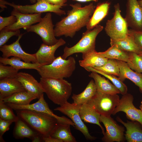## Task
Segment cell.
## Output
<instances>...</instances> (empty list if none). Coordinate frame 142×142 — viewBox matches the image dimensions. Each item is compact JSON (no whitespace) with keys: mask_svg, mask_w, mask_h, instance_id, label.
Here are the masks:
<instances>
[{"mask_svg":"<svg viewBox=\"0 0 142 142\" xmlns=\"http://www.w3.org/2000/svg\"><path fill=\"white\" fill-rule=\"evenodd\" d=\"M70 6L72 8L67 11V16L62 18L55 25L56 37L64 36L73 38L77 32L86 27L95 8L93 3L83 7L78 3Z\"/></svg>","mask_w":142,"mask_h":142,"instance_id":"6da1fadb","label":"cell"},{"mask_svg":"<svg viewBox=\"0 0 142 142\" xmlns=\"http://www.w3.org/2000/svg\"><path fill=\"white\" fill-rule=\"evenodd\" d=\"M16 111L19 118L43 136H49L58 123L56 118L46 113L28 109L17 110Z\"/></svg>","mask_w":142,"mask_h":142,"instance_id":"7a4b0ae2","label":"cell"},{"mask_svg":"<svg viewBox=\"0 0 142 142\" xmlns=\"http://www.w3.org/2000/svg\"><path fill=\"white\" fill-rule=\"evenodd\" d=\"M39 82L48 98L60 106L67 101L72 90L71 84L64 79L41 77Z\"/></svg>","mask_w":142,"mask_h":142,"instance_id":"3957f363","label":"cell"},{"mask_svg":"<svg viewBox=\"0 0 142 142\" xmlns=\"http://www.w3.org/2000/svg\"><path fill=\"white\" fill-rule=\"evenodd\" d=\"M75 59L69 57L67 59L61 56L57 58L50 64L41 66L37 71L41 77L62 79L70 77L76 68Z\"/></svg>","mask_w":142,"mask_h":142,"instance_id":"277c9868","label":"cell"},{"mask_svg":"<svg viewBox=\"0 0 142 142\" xmlns=\"http://www.w3.org/2000/svg\"><path fill=\"white\" fill-rule=\"evenodd\" d=\"M103 29V26L98 24L91 30H87L83 33L81 39L75 44L70 47H65L62 56V58L66 59L74 53H81L83 59L89 53L95 51L96 37Z\"/></svg>","mask_w":142,"mask_h":142,"instance_id":"5b68a950","label":"cell"},{"mask_svg":"<svg viewBox=\"0 0 142 142\" xmlns=\"http://www.w3.org/2000/svg\"><path fill=\"white\" fill-rule=\"evenodd\" d=\"M120 100L117 94H107L97 91L87 103L100 115L110 116L112 114Z\"/></svg>","mask_w":142,"mask_h":142,"instance_id":"8992f818","label":"cell"},{"mask_svg":"<svg viewBox=\"0 0 142 142\" xmlns=\"http://www.w3.org/2000/svg\"><path fill=\"white\" fill-rule=\"evenodd\" d=\"M114 12L113 18L108 20L104 29L110 39L116 40L123 39L128 35V27L125 19L121 14L120 5L117 3L114 6Z\"/></svg>","mask_w":142,"mask_h":142,"instance_id":"52a82bcc","label":"cell"},{"mask_svg":"<svg viewBox=\"0 0 142 142\" xmlns=\"http://www.w3.org/2000/svg\"><path fill=\"white\" fill-rule=\"evenodd\" d=\"M54 26L51 13L48 12L38 23L23 29L28 32L36 33L40 37L43 43L51 45L56 43L59 40L55 38Z\"/></svg>","mask_w":142,"mask_h":142,"instance_id":"ba28073f","label":"cell"},{"mask_svg":"<svg viewBox=\"0 0 142 142\" xmlns=\"http://www.w3.org/2000/svg\"><path fill=\"white\" fill-rule=\"evenodd\" d=\"M5 3L12 7L19 12L26 14H37L44 12L54 13L61 16L65 14V11L61 9L66 4L55 5L49 3L44 0H37L36 2L32 5H22L10 3L5 0Z\"/></svg>","mask_w":142,"mask_h":142,"instance_id":"9c48e42d","label":"cell"},{"mask_svg":"<svg viewBox=\"0 0 142 142\" xmlns=\"http://www.w3.org/2000/svg\"><path fill=\"white\" fill-rule=\"evenodd\" d=\"M81 105L73 103H70L67 101L60 106L55 108L54 110L58 111L69 117L74 123L75 127L83 134L86 139L94 140L97 138L90 135L88 128L82 121L80 115Z\"/></svg>","mask_w":142,"mask_h":142,"instance_id":"30bf717a","label":"cell"},{"mask_svg":"<svg viewBox=\"0 0 142 142\" xmlns=\"http://www.w3.org/2000/svg\"><path fill=\"white\" fill-rule=\"evenodd\" d=\"M99 120L103 124L106 130L102 139L103 141L121 142L126 140L124 127L118 125L111 116L100 115Z\"/></svg>","mask_w":142,"mask_h":142,"instance_id":"8fae6325","label":"cell"},{"mask_svg":"<svg viewBox=\"0 0 142 142\" xmlns=\"http://www.w3.org/2000/svg\"><path fill=\"white\" fill-rule=\"evenodd\" d=\"M6 104L13 109L16 110L28 109L48 114L56 118L58 123L69 124L75 127L74 124L71 120L64 116H58L53 113L45 100L43 94L40 96L37 102L32 104L19 105L11 103Z\"/></svg>","mask_w":142,"mask_h":142,"instance_id":"7c38bea8","label":"cell"},{"mask_svg":"<svg viewBox=\"0 0 142 142\" xmlns=\"http://www.w3.org/2000/svg\"><path fill=\"white\" fill-rule=\"evenodd\" d=\"M133 96L130 94L127 93L123 95L112 115H115L119 112H123L126 114L127 118L139 122L142 127V112L140 109L135 106L133 103Z\"/></svg>","mask_w":142,"mask_h":142,"instance_id":"4fadbf2b","label":"cell"},{"mask_svg":"<svg viewBox=\"0 0 142 142\" xmlns=\"http://www.w3.org/2000/svg\"><path fill=\"white\" fill-rule=\"evenodd\" d=\"M23 35L21 34L17 40L12 43L5 44L0 47V50L2 53V57L7 58L11 56L15 57L20 58L26 62L37 63L35 54L28 53L22 49L19 41Z\"/></svg>","mask_w":142,"mask_h":142,"instance_id":"5bb4252c","label":"cell"},{"mask_svg":"<svg viewBox=\"0 0 142 142\" xmlns=\"http://www.w3.org/2000/svg\"><path fill=\"white\" fill-rule=\"evenodd\" d=\"M125 19L128 27L133 30H142V7L138 0H127Z\"/></svg>","mask_w":142,"mask_h":142,"instance_id":"9a60e30c","label":"cell"},{"mask_svg":"<svg viewBox=\"0 0 142 142\" xmlns=\"http://www.w3.org/2000/svg\"><path fill=\"white\" fill-rule=\"evenodd\" d=\"M11 14L16 17L17 21L12 25L5 27L3 29H4L17 31L39 22L42 18L41 13L33 14L23 13L14 9L11 12Z\"/></svg>","mask_w":142,"mask_h":142,"instance_id":"2e32d148","label":"cell"},{"mask_svg":"<svg viewBox=\"0 0 142 142\" xmlns=\"http://www.w3.org/2000/svg\"><path fill=\"white\" fill-rule=\"evenodd\" d=\"M65 43V41L62 38L59 39L58 42L53 45L42 43L37 51L34 53L37 62L43 65L51 63L56 58L54 54L57 49Z\"/></svg>","mask_w":142,"mask_h":142,"instance_id":"e0dca14e","label":"cell"},{"mask_svg":"<svg viewBox=\"0 0 142 142\" xmlns=\"http://www.w3.org/2000/svg\"><path fill=\"white\" fill-rule=\"evenodd\" d=\"M17 78L25 90L39 99L44 93L40 83L30 74L24 72H18Z\"/></svg>","mask_w":142,"mask_h":142,"instance_id":"ac0fdd59","label":"cell"},{"mask_svg":"<svg viewBox=\"0 0 142 142\" xmlns=\"http://www.w3.org/2000/svg\"><path fill=\"white\" fill-rule=\"evenodd\" d=\"M116 119L126 128L124 135L127 142H142V127L139 122L128 120L125 122L119 116H117Z\"/></svg>","mask_w":142,"mask_h":142,"instance_id":"d6986e66","label":"cell"},{"mask_svg":"<svg viewBox=\"0 0 142 142\" xmlns=\"http://www.w3.org/2000/svg\"><path fill=\"white\" fill-rule=\"evenodd\" d=\"M120 69L118 78L122 82L128 79L133 82L139 88L142 93V74L133 71L128 65L126 62L116 60Z\"/></svg>","mask_w":142,"mask_h":142,"instance_id":"ffe728a7","label":"cell"},{"mask_svg":"<svg viewBox=\"0 0 142 142\" xmlns=\"http://www.w3.org/2000/svg\"><path fill=\"white\" fill-rule=\"evenodd\" d=\"M25 91L17 78L0 80V100L16 93Z\"/></svg>","mask_w":142,"mask_h":142,"instance_id":"44dd1931","label":"cell"},{"mask_svg":"<svg viewBox=\"0 0 142 142\" xmlns=\"http://www.w3.org/2000/svg\"><path fill=\"white\" fill-rule=\"evenodd\" d=\"M110 3L106 1L98 4L95 8L90 21L86 26L87 30L93 29L107 15Z\"/></svg>","mask_w":142,"mask_h":142,"instance_id":"7402d4cb","label":"cell"},{"mask_svg":"<svg viewBox=\"0 0 142 142\" xmlns=\"http://www.w3.org/2000/svg\"><path fill=\"white\" fill-rule=\"evenodd\" d=\"M89 76L93 79L97 91L111 94L120 93V91L114 84L98 73L92 72Z\"/></svg>","mask_w":142,"mask_h":142,"instance_id":"603a6c76","label":"cell"},{"mask_svg":"<svg viewBox=\"0 0 142 142\" xmlns=\"http://www.w3.org/2000/svg\"><path fill=\"white\" fill-rule=\"evenodd\" d=\"M79 114L84 121L97 125L101 129L103 135L104 134V129L100 123V115L87 103L81 105Z\"/></svg>","mask_w":142,"mask_h":142,"instance_id":"cb8c5ba5","label":"cell"},{"mask_svg":"<svg viewBox=\"0 0 142 142\" xmlns=\"http://www.w3.org/2000/svg\"><path fill=\"white\" fill-rule=\"evenodd\" d=\"M70 124L58 122L54 128L50 136L59 139L63 142H76L70 130Z\"/></svg>","mask_w":142,"mask_h":142,"instance_id":"d4e9b609","label":"cell"},{"mask_svg":"<svg viewBox=\"0 0 142 142\" xmlns=\"http://www.w3.org/2000/svg\"><path fill=\"white\" fill-rule=\"evenodd\" d=\"M26 123L19 118L17 121L15 122L13 132L14 137L17 139L27 138L32 140L39 133L33 130Z\"/></svg>","mask_w":142,"mask_h":142,"instance_id":"484cf974","label":"cell"},{"mask_svg":"<svg viewBox=\"0 0 142 142\" xmlns=\"http://www.w3.org/2000/svg\"><path fill=\"white\" fill-rule=\"evenodd\" d=\"M111 45L110 47L104 52L96 51L97 54L108 59H113L126 63L130 61V57L128 52L122 50L115 45Z\"/></svg>","mask_w":142,"mask_h":142,"instance_id":"4316f807","label":"cell"},{"mask_svg":"<svg viewBox=\"0 0 142 142\" xmlns=\"http://www.w3.org/2000/svg\"><path fill=\"white\" fill-rule=\"evenodd\" d=\"M20 58L12 57L10 58L0 57L1 64L4 65H8L19 70L23 69H34L37 71L39 68L43 65L38 63H27L21 60Z\"/></svg>","mask_w":142,"mask_h":142,"instance_id":"83f0119b","label":"cell"},{"mask_svg":"<svg viewBox=\"0 0 142 142\" xmlns=\"http://www.w3.org/2000/svg\"><path fill=\"white\" fill-rule=\"evenodd\" d=\"M97 91L94 81L92 79L83 92L79 94H73L72 98L73 103L79 105L87 103L94 95Z\"/></svg>","mask_w":142,"mask_h":142,"instance_id":"f1b7e54d","label":"cell"},{"mask_svg":"<svg viewBox=\"0 0 142 142\" xmlns=\"http://www.w3.org/2000/svg\"><path fill=\"white\" fill-rule=\"evenodd\" d=\"M37 98L36 97L25 91L16 93L0 100L6 103L26 105L30 104L32 100Z\"/></svg>","mask_w":142,"mask_h":142,"instance_id":"f546056e","label":"cell"},{"mask_svg":"<svg viewBox=\"0 0 142 142\" xmlns=\"http://www.w3.org/2000/svg\"><path fill=\"white\" fill-rule=\"evenodd\" d=\"M96 52L95 50L90 53L82 60H79L80 66L85 68L88 67L98 68L104 65L108 59L98 55Z\"/></svg>","mask_w":142,"mask_h":142,"instance_id":"4dcf8cb0","label":"cell"},{"mask_svg":"<svg viewBox=\"0 0 142 142\" xmlns=\"http://www.w3.org/2000/svg\"><path fill=\"white\" fill-rule=\"evenodd\" d=\"M111 45H115L127 52H133L139 54L141 50L136 44L132 36L128 33L125 38L113 40L110 39Z\"/></svg>","mask_w":142,"mask_h":142,"instance_id":"1f68e13d","label":"cell"},{"mask_svg":"<svg viewBox=\"0 0 142 142\" xmlns=\"http://www.w3.org/2000/svg\"><path fill=\"white\" fill-rule=\"evenodd\" d=\"M84 69L87 71L95 72L106 77L120 91V93L122 95L127 93L128 88L127 86L118 78H117L115 75L105 73L91 67H88Z\"/></svg>","mask_w":142,"mask_h":142,"instance_id":"d6a6232c","label":"cell"},{"mask_svg":"<svg viewBox=\"0 0 142 142\" xmlns=\"http://www.w3.org/2000/svg\"><path fill=\"white\" fill-rule=\"evenodd\" d=\"M93 68L106 74L118 77L120 75L119 67L115 59H108L106 63L103 65L99 67Z\"/></svg>","mask_w":142,"mask_h":142,"instance_id":"836d02e7","label":"cell"},{"mask_svg":"<svg viewBox=\"0 0 142 142\" xmlns=\"http://www.w3.org/2000/svg\"><path fill=\"white\" fill-rule=\"evenodd\" d=\"M13 109L7 104L0 100V118L5 120L13 122L17 121L19 117L14 113Z\"/></svg>","mask_w":142,"mask_h":142,"instance_id":"e575fe53","label":"cell"},{"mask_svg":"<svg viewBox=\"0 0 142 142\" xmlns=\"http://www.w3.org/2000/svg\"><path fill=\"white\" fill-rule=\"evenodd\" d=\"M130 57V61L126 63L129 67L135 72L142 73V58L137 54L128 52Z\"/></svg>","mask_w":142,"mask_h":142,"instance_id":"d590c367","label":"cell"},{"mask_svg":"<svg viewBox=\"0 0 142 142\" xmlns=\"http://www.w3.org/2000/svg\"><path fill=\"white\" fill-rule=\"evenodd\" d=\"M19 70L11 66L0 64V80L17 78Z\"/></svg>","mask_w":142,"mask_h":142,"instance_id":"8d00e7d4","label":"cell"},{"mask_svg":"<svg viewBox=\"0 0 142 142\" xmlns=\"http://www.w3.org/2000/svg\"><path fill=\"white\" fill-rule=\"evenodd\" d=\"M20 34L19 30L13 31L2 29L0 33V47L5 44L12 37L18 36Z\"/></svg>","mask_w":142,"mask_h":142,"instance_id":"74e56055","label":"cell"},{"mask_svg":"<svg viewBox=\"0 0 142 142\" xmlns=\"http://www.w3.org/2000/svg\"><path fill=\"white\" fill-rule=\"evenodd\" d=\"M128 33L133 37L134 40L139 48L142 50V30L129 29Z\"/></svg>","mask_w":142,"mask_h":142,"instance_id":"f35d334b","label":"cell"},{"mask_svg":"<svg viewBox=\"0 0 142 142\" xmlns=\"http://www.w3.org/2000/svg\"><path fill=\"white\" fill-rule=\"evenodd\" d=\"M17 20L16 17L12 15L7 17L0 16V31L5 27L10 26Z\"/></svg>","mask_w":142,"mask_h":142,"instance_id":"ab89813d","label":"cell"},{"mask_svg":"<svg viewBox=\"0 0 142 142\" xmlns=\"http://www.w3.org/2000/svg\"><path fill=\"white\" fill-rule=\"evenodd\" d=\"M13 123L12 121L4 120L0 118V141L4 142L3 136L4 133L9 129L11 125Z\"/></svg>","mask_w":142,"mask_h":142,"instance_id":"60d3db41","label":"cell"},{"mask_svg":"<svg viewBox=\"0 0 142 142\" xmlns=\"http://www.w3.org/2000/svg\"><path fill=\"white\" fill-rule=\"evenodd\" d=\"M42 142H63V141L56 138L51 137L50 135L47 136H43Z\"/></svg>","mask_w":142,"mask_h":142,"instance_id":"b9f144b4","label":"cell"},{"mask_svg":"<svg viewBox=\"0 0 142 142\" xmlns=\"http://www.w3.org/2000/svg\"><path fill=\"white\" fill-rule=\"evenodd\" d=\"M51 4L55 5H63L65 4L67 0H44Z\"/></svg>","mask_w":142,"mask_h":142,"instance_id":"7bdbcfd3","label":"cell"},{"mask_svg":"<svg viewBox=\"0 0 142 142\" xmlns=\"http://www.w3.org/2000/svg\"><path fill=\"white\" fill-rule=\"evenodd\" d=\"M5 0H0V6L1 8L0 12L3 11L5 8H7L6 5L4 2Z\"/></svg>","mask_w":142,"mask_h":142,"instance_id":"ee69618b","label":"cell"},{"mask_svg":"<svg viewBox=\"0 0 142 142\" xmlns=\"http://www.w3.org/2000/svg\"><path fill=\"white\" fill-rule=\"evenodd\" d=\"M73 1H77L79 2H98V0H72Z\"/></svg>","mask_w":142,"mask_h":142,"instance_id":"f6af8a7d","label":"cell"},{"mask_svg":"<svg viewBox=\"0 0 142 142\" xmlns=\"http://www.w3.org/2000/svg\"><path fill=\"white\" fill-rule=\"evenodd\" d=\"M37 0H30V2L33 4L36 3Z\"/></svg>","mask_w":142,"mask_h":142,"instance_id":"bcb514c9","label":"cell"},{"mask_svg":"<svg viewBox=\"0 0 142 142\" xmlns=\"http://www.w3.org/2000/svg\"><path fill=\"white\" fill-rule=\"evenodd\" d=\"M138 1L140 5L142 7V0H139Z\"/></svg>","mask_w":142,"mask_h":142,"instance_id":"7dc6e473","label":"cell"},{"mask_svg":"<svg viewBox=\"0 0 142 142\" xmlns=\"http://www.w3.org/2000/svg\"><path fill=\"white\" fill-rule=\"evenodd\" d=\"M138 54L142 58V50H141L139 54Z\"/></svg>","mask_w":142,"mask_h":142,"instance_id":"c3c4849f","label":"cell"},{"mask_svg":"<svg viewBox=\"0 0 142 142\" xmlns=\"http://www.w3.org/2000/svg\"><path fill=\"white\" fill-rule=\"evenodd\" d=\"M140 108L142 112V101L141 102V104L140 106Z\"/></svg>","mask_w":142,"mask_h":142,"instance_id":"681fc988","label":"cell"}]
</instances>
